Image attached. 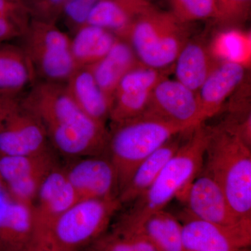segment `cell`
Returning a JSON list of instances; mask_svg holds the SVG:
<instances>
[{"label": "cell", "mask_w": 251, "mask_h": 251, "mask_svg": "<svg viewBox=\"0 0 251 251\" xmlns=\"http://www.w3.org/2000/svg\"><path fill=\"white\" fill-rule=\"evenodd\" d=\"M21 102L43 126L51 146L64 156H103L106 151V126L79 108L65 84L36 81Z\"/></svg>", "instance_id": "1"}, {"label": "cell", "mask_w": 251, "mask_h": 251, "mask_svg": "<svg viewBox=\"0 0 251 251\" xmlns=\"http://www.w3.org/2000/svg\"><path fill=\"white\" fill-rule=\"evenodd\" d=\"M204 123L188 130L187 138L168 162L151 186L132 203L117 221L115 232L135 228L149 216L165 209L173 198L185 199L188 188L202 171L208 136Z\"/></svg>", "instance_id": "2"}, {"label": "cell", "mask_w": 251, "mask_h": 251, "mask_svg": "<svg viewBox=\"0 0 251 251\" xmlns=\"http://www.w3.org/2000/svg\"><path fill=\"white\" fill-rule=\"evenodd\" d=\"M251 146L220 122L208 126L202 172L215 180L234 214L251 219Z\"/></svg>", "instance_id": "3"}, {"label": "cell", "mask_w": 251, "mask_h": 251, "mask_svg": "<svg viewBox=\"0 0 251 251\" xmlns=\"http://www.w3.org/2000/svg\"><path fill=\"white\" fill-rule=\"evenodd\" d=\"M190 129L150 111L112 125L106 151L116 172L119 193L145 158L173 137Z\"/></svg>", "instance_id": "4"}, {"label": "cell", "mask_w": 251, "mask_h": 251, "mask_svg": "<svg viewBox=\"0 0 251 251\" xmlns=\"http://www.w3.org/2000/svg\"><path fill=\"white\" fill-rule=\"evenodd\" d=\"M190 26L181 22L171 11L152 6L135 21L125 39L143 65L167 69L173 67L191 37Z\"/></svg>", "instance_id": "5"}, {"label": "cell", "mask_w": 251, "mask_h": 251, "mask_svg": "<svg viewBox=\"0 0 251 251\" xmlns=\"http://www.w3.org/2000/svg\"><path fill=\"white\" fill-rule=\"evenodd\" d=\"M19 40L35 73L36 81L66 84L77 69L71 37L57 23L31 21Z\"/></svg>", "instance_id": "6"}, {"label": "cell", "mask_w": 251, "mask_h": 251, "mask_svg": "<svg viewBox=\"0 0 251 251\" xmlns=\"http://www.w3.org/2000/svg\"><path fill=\"white\" fill-rule=\"evenodd\" d=\"M121 205L118 197L80 200L54 222L49 239L63 251H79L105 232Z\"/></svg>", "instance_id": "7"}, {"label": "cell", "mask_w": 251, "mask_h": 251, "mask_svg": "<svg viewBox=\"0 0 251 251\" xmlns=\"http://www.w3.org/2000/svg\"><path fill=\"white\" fill-rule=\"evenodd\" d=\"M57 168L51 150L27 156H0V176L9 198L32 206L46 176Z\"/></svg>", "instance_id": "8"}, {"label": "cell", "mask_w": 251, "mask_h": 251, "mask_svg": "<svg viewBox=\"0 0 251 251\" xmlns=\"http://www.w3.org/2000/svg\"><path fill=\"white\" fill-rule=\"evenodd\" d=\"M251 244V219L224 226L190 216L182 224L183 251H236Z\"/></svg>", "instance_id": "9"}, {"label": "cell", "mask_w": 251, "mask_h": 251, "mask_svg": "<svg viewBox=\"0 0 251 251\" xmlns=\"http://www.w3.org/2000/svg\"><path fill=\"white\" fill-rule=\"evenodd\" d=\"M50 145L44 127L21 100L0 120V156L36 154Z\"/></svg>", "instance_id": "10"}, {"label": "cell", "mask_w": 251, "mask_h": 251, "mask_svg": "<svg viewBox=\"0 0 251 251\" xmlns=\"http://www.w3.org/2000/svg\"><path fill=\"white\" fill-rule=\"evenodd\" d=\"M78 201L64 170L54 168L43 181L31 206L34 222L32 243L49 237L54 222Z\"/></svg>", "instance_id": "11"}, {"label": "cell", "mask_w": 251, "mask_h": 251, "mask_svg": "<svg viewBox=\"0 0 251 251\" xmlns=\"http://www.w3.org/2000/svg\"><path fill=\"white\" fill-rule=\"evenodd\" d=\"M148 111L188 128L204 122L197 93L168 77L153 89Z\"/></svg>", "instance_id": "12"}, {"label": "cell", "mask_w": 251, "mask_h": 251, "mask_svg": "<svg viewBox=\"0 0 251 251\" xmlns=\"http://www.w3.org/2000/svg\"><path fill=\"white\" fill-rule=\"evenodd\" d=\"M64 171L79 201L118 197L116 172L108 157L78 158Z\"/></svg>", "instance_id": "13"}, {"label": "cell", "mask_w": 251, "mask_h": 251, "mask_svg": "<svg viewBox=\"0 0 251 251\" xmlns=\"http://www.w3.org/2000/svg\"><path fill=\"white\" fill-rule=\"evenodd\" d=\"M184 201L189 216L196 219L224 226L243 220L234 214L219 184L202 171L188 188Z\"/></svg>", "instance_id": "14"}, {"label": "cell", "mask_w": 251, "mask_h": 251, "mask_svg": "<svg viewBox=\"0 0 251 251\" xmlns=\"http://www.w3.org/2000/svg\"><path fill=\"white\" fill-rule=\"evenodd\" d=\"M220 64L211 54L206 38L199 36L190 38L173 65L176 80L197 93Z\"/></svg>", "instance_id": "15"}, {"label": "cell", "mask_w": 251, "mask_h": 251, "mask_svg": "<svg viewBox=\"0 0 251 251\" xmlns=\"http://www.w3.org/2000/svg\"><path fill=\"white\" fill-rule=\"evenodd\" d=\"M247 70L239 64L221 63L211 73L197 92L204 122L221 111L247 76Z\"/></svg>", "instance_id": "16"}, {"label": "cell", "mask_w": 251, "mask_h": 251, "mask_svg": "<svg viewBox=\"0 0 251 251\" xmlns=\"http://www.w3.org/2000/svg\"><path fill=\"white\" fill-rule=\"evenodd\" d=\"M153 90L141 74L126 73L112 95L110 115L112 125L128 121L148 111Z\"/></svg>", "instance_id": "17"}, {"label": "cell", "mask_w": 251, "mask_h": 251, "mask_svg": "<svg viewBox=\"0 0 251 251\" xmlns=\"http://www.w3.org/2000/svg\"><path fill=\"white\" fill-rule=\"evenodd\" d=\"M188 130L173 137L140 163L128 184L119 193L121 204L133 202L151 186L181 147Z\"/></svg>", "instance_id": "18"}, {"label": "cell", "mask_w": 251, "mask_h": 251, "mask_svg": "<svg viewBox=\"0 0 251 251\" xmlns=\"http://www.w3.org/2000/svg\"><path fill=\"white\" fill-rule=\"evenodd\" d=\"M33 239L31 206L7 197L0 208V251H27Z\"/></svg>", "instance_id": "19"}, {"label": "cell", "mask_w": 251, "mask_h": 251, "mask_svg": "<svg viewBox=\"0 0 251 251\" xmlns=\"http://www.w3.org/2000/svg\"><path fill=\"white\" fill-rule=\"evenodd\" d=\"M152 6L149 0H99L87 24L105 28L125 39L135 21Z\"/></svg>", "instance_id": "20"}, {"label": "cell", "mask_w": 251, "mask_h": 251, "mask_svg": "<svg viewBox=\"0 0 251 251\" xmlns=\"http://www.w3.org/2000/svg\"><path fill=\"white\" fill-rule=\"evenodd\" d=\"M65 85L74 101L87 116L105 125L110 120L112 100L99 87L88 67L77 68Z\"/></svg>", "instance_id": "21"}, {"label": "cell", "mask_w": 251, "mask_h": 251, "mask_svg": "<svg viewBox=\"0 0 251 251\" xmlns=\"http://www.w3.org/2000/svg\"><path fill=\"white\" fill-rule=\"evenodd\" d=\"M140 64H143L129 43L117 38L108 54L88 68L99 87L112 100V95L122 77Z\"/></svg>", "instance_id": "22"}, {"label": "cell", "mask_w": 251, "mask_h": 251, "mask_svg": "<svg viewBox=\"0 0 251 251\" xmlns=\"http://www.w3.org/2000/svg\"><path fill=\"white\" fill-rule=\"evenodd\" d=\"M117 38L112 31L94 25H84L74 31L71 47L76 67H90L103 59Z\"/></svg>", "instance_id": "23"}, {"label": "cell", "mask_w": 251, "mask_h": 251, "mask_svg": "<svg viewBox=\"0 0 251 251\" xmlns=\"http://www.w3.org/2000/svg\"><path fill=\"white\" fill-rule=\"evenodd\" d=\"M36 82L32 66L19 44L0 43V90L24 93Z\"/></svg>", "instance_id": "24"}, {"label": "cell", "mask_w": 251, "mask_h": 251, "mask_svg": "<svg viewBox=\"0 0 251 251\" xmlns=\"http://www.w3.org/2000/svg\"><path fill=\"white\" fill-rule=\"evenodd\" d=\"M117 232L142 234L160 251H183L182 224L164 209L149 216L132 230Z\"/></svg>", "instance_id": "25"}, {"label": "cell", "mask_w": 251, "mask_h": 251, "mask_svg": "<svg viewBox=\"0 0 251 251\" xmlns=\"http://www.w3.org/2000/svg\"><path fill=\"white\" fill-rule=\"evenodd\" d=\"M214 58L220 63L239 64L247 69L251 64V34L239 28L225 27L209 41Z\"/></svg>", "instance_id": "26"}, {"label": "cell", "mask_w": 251, "mask_h": 251, "mask_svg": "<svg viewBox=\"0 0 251 251\" xmlns=\"http://www.w3.org/2000/svg\"><path fill=\"white\" fill-rule=\"evenodd\" d=\"M31 21L27 6L23 1L0 0V43L21 39Z\"/></svg>", "instance_id": "27"}, {"label": "cell", "mask_w": 251, "mask_h": 251, "mask_svg": "<svg viewBox=\"0 0 251 251\" xmlns=\"http://www.w3.org/2000/svg\"><path fill=\"white\" fill-rule=\"evenodd\" d=\"M171 12L181 22L191 24L202 20L216 19L215 0H169Z\"/></svg>", "instance_id": "28"}, {"label": "cell", "mask_w": 251, "mask_h": 251, "mask_svg": "<svg viewBox=\"0 0 251 251\" xmlns=\"http://www.w3.org/2000/svg\"><path fill=\"white\" fill-rule=\"evenodd\" d=\"M97 247V251H160L142 234L114 231L101 238Z\"/></svg>", "instance_id": "29"}, {"label": "cell", "mask_w": 251, "mask_h": 251, "mask_svg": "<svg viewBox=\"0 0 251 251\" xmlns=\"http://www.w3.org/2000/svg\"><path fill=\"white\" fill-rule=\"evenodd\" d=\"M216 21L225 27H235L247 21L251 0H215Z\"/></svg>", "instance_id": "30"}, {"label": "cell", "mask_w": 251, "mask_h": 251, "mask_svg": "<svg viewBox=\"0 0 251 251\" xmlns=\"http://www.w3.org/2000/svg\"><path fill=\"white\" fill-rule=\"evenodd\" d=\"M99 0H66L60 18L72 32L87 24L91 11Z\"/></svg>", "instance_id": "31"}, {"label": "cell", "mask_w": 251, "mask_h": 251, "mask_svg": "<svg viewBox=\"0 0 251 251\" xmlns=\"http://www.w3.org/2000/svg\"><path fill=\"white\" fill-rule=\"evenodd\" d=\"M66 0H24L32 21L57 23Z\"/></svg>", "instance_id": "32"}, {"label": "cell", "mask_w": 251, "mask_h": 251, "mask_svg": "<svg viewBox=\"0 0 251 251\" xmlns=\"http://www.w3.org/2000/svg\"><path fill=\"white\" fill-rule=\"evenodd\" d=\"M23 94L0 90V120L19 103Z\"/></svg>", "instance_id": "33"}, {"label": "cell", "mask_w": 251, "mask_h": 251, "mask_svg": "<svg viewBox=\"0 0 251 251\" xmlns=\"http://www.w3.org/2000/svg\"><path fill=\"white\" fill-rule=\"evenodd\" d=\"M27 251H64L57 247L49 237L43 240L33 242Z\"/></svg>", "instance_id": "34"}, {"label": "cell", "mask_w": 251, "mask_h": 251, "mask_svg": "<svg viewBox=\"0 0 251 251\" xmlns=\"http://www.w3.org/2000/svg\"><path fill=\"white\" fill-rule=\"evenodd\" d=\"M3 184L1 181V176H0V206L2 205L3 203L6 201V197L3 195L2 193Z\"/></svg>", "instance_id": "35"}, {"label": "cell", "mask_w": 251, "mask_h": 251, "mask_svg": "<svg viewBox=\"0 0 251 251\" xmlns=\"http://www.w3.org/2000/svg\"><path fill=\"white\" fill-rule=\"evenodd\" d=\"M236 251H251V249H249V247L244 248V249H239V250H237Z\"/></svg>", "instance_id": "36"}, {"label": "cell", "mask_w": 251, "mask_h": 251, "mask_svg": "<svg viewBox=\"0 0 251 251\" xmlns=\"http://www.w3.org/2000/svg\"><path fill=\"white\" fill-rule=\"evenodd\" d=\"M15 1H24V0H15Z\"/></svg>", "instance_id": "37"}]
</instances>
